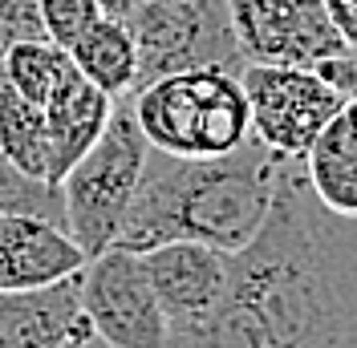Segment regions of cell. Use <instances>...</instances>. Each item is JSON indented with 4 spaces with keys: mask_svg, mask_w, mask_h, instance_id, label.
<instances>
[{
    "mask_svg": "<svg viewBox=\"0 0 357 348\" xmlns=\"http://www.w3.org/2000/svg\"><path fill=\"white\" fill-rule=\"evenodd\" d=\"M146 280L155 287V300L167 316L171 340L199 328L211 308L220 304L223 283H227V255L220 247L207 243H191V239H175V243H158L151 251H138Z\"/></svg>",
    "mask_w": 357,
    "mask_h": 348,
    "instance_id": "9c48e42d",
    "label": "cell"
},
{
    "mask_svg": "<svg viewBox=\"0 0 357 348\" xmlns=\"http://www.w3.org/2000/svg\"><path fill=\"white\" fill-rule=\"evenodd\" d=\"M312 195L337 215H357V89L321 126L301 158Z\"/></svg>",
    "mask_w": 357,
    "mask_h": 348,
    "instance_id": "4fadbf2b",
    "label": "cell"
},
{
    "mask_svg": "<svg viewBox=\"0 0 357 348\" xmlns=\"http://www.w3.org/2000/svg\"><path fill=\"white\" fill-rule=\"evenodd\" d=\"M0 154L24 174L49 182V130L45 109L0 81Z\"/></svg>",
    "mask_w": 357,
    "mask_h": 348,
    "instance_id": "2e32d148",
    "label": "cell"
},
{
    "mask_svg": "<svg viewBox=\"0 0 357 348\" xmlns=\"http://www.w3.org/2000/svg\"><path fill=\"white\" fill-rule=\"evenodd\" d=\"M134 4H138V0H102V8H106L110 17H126Z\"/></svg>",
    "mask_w": 357,
    "mask_h": 348,
    "instance_id": "44dd1931",
    "label": "cell"
},
{
    "mask_svg": "<svg viewBox=\"0 0 357 348\" xmlns=\"http://www.w3.org/2000/svg\"><path fill=\"white\" fill-rule=\"evenodd\" d=\"M284 154L248 138L240 150L215 158H178L146 150L118 247L151 251L158 243H207L220 251H240L264 223L276 191Z\"/></svg>",
    "mask_w": 357,
    "mask_h": 348,
    "instance_id": "7a4b0ae2",
    "label": "cell"
},
{
    "mask_svg": "<svg viewBox=\"0 0 357 348\" xmlns=\"http://www.w3.org/2000/svg\"><path fill=\"white\" fill-rule=\"evenodd\" d=\"M114 97L86 81L77 69L66 77V86L45 102V130H49V182L57 187L61 174L93 146V138L110 122Z\"/></svg>",
    "mask_w": 357,
    "mask_h": 348,
    "instance_id": "7c38bea8",
    "label": "cell"
},
{
    "mask_svg": "<svg viewBox=\"0 0 357 348\" xmlns=\"http://www.w3.org/2000/svg\"><path fill=\"white\" fill-rule=\"evenodd\" d=\"M86 332L77 276L33 292H0V348H66Z\"/></svg>",
    "mask_w": 357,
    "mask_h": 348,
    "instance_id": "8fae6325",
    "label": "cell"
},
{
    "mask_svg": "<svg viewBox=\"0 0 357 348\" xmlns=\"http://www.w3.org/2000/svg\"><path fill=\"white\" fill-rule=\"evenodd\" d=\"M102 0H37V17H41L45 37L66 49L93 17H102Z\"/></svg>",
    "mask_w": 357,
    "mask_h": 348,
    "instance_id": "ac0fdd59",
    "label": "cell"
},
{
    "mask_svg": "<svg viewBox=\"0 0 357 348\" xmlns=\"http://www.w3.org/2000/svg\"><path fill=\"white\" fill-rule=\"evenodd\" d=\"M0 211H17V215H41L66 227L61 215V191L45 178L24 174L17 162H8L0 154Z\"/></svg>",
    "mask_w": 357,
    "mask_h": 348,
    "instance_id": "e0dca14e",
    "label": "cell"
},
{
    "mask_svg": "<svg viewBox=\"0 0 357 348\" xmlns=\"http://www.w3.org/2000/svg\"><path fill=\"white\" fill-rule=\"evenodd\" d=\"M0 57H4V41H0Z\"/></svg>",
    "mask_w": 357,
    "mask_h": 348,
    "instance_id": "603a6c76",
    "label": "cell"
},
{
    "mask_svg": "<svg viewBox=\"0 0 357 348\" xmlns=\"http://www.w3.org/2000/svg\"><path fill=\"white\" fill-rule=\"evenodd\" d=\"M122 21L138 49L134 89L183 69L240 73L248 65L227 0H138Z\"/></svg>",
    "mask_w": 357,
    "mask_h": 348,
    "instance_id": "5b68a950",
    "label": "cell"
},
{
    "mask_svg": "<svg viewBox=\"0 0 357 348\" xmlns=\"http://www.w3.org/2000/svg\"><path fill=\"white\" fill-rule=\"evenodd\" d=\"M66 348H110L102 336H93V332H86V336H77V340H69Z\"/></svg>",
    "mask_w": 357,
    "mask_h": 348,
    "instance_id": "7402d4cb",
    "label": "cell"
},
{
    "mask_svg": "<svg viewBox=\"0 0 357 348\" xmlns=\"http://www.w3.org/2000/svg\"><path fill=\"white\" fill-rule=\"evenodd\" d=\"M171 348H357V215L312 195L284 158L264 223L227 255L220 304Z\"/></svg>",
    "mask_w": 357,
    "mask_h": 348,
    "instance_id": "6da1fadb",
    "label": "cell"
},
{
    "mask_svg": "<svg viewBox=\"0 0 357 348\" xmlns=\"http://www.w3.org/2000/svg\"><path fill=\"white\" fill-rule=\"evenodd\" d=\"M134 122L146 146L178 158H215L252 138L248 97L231 69H183L130 89Z\"/></svg>",
    "mask_w": 357,
    "mask_h": 348,
    "instance_id": "3957f363",
    "label": "cell"
},
{
    "mask_svg": "<svg viewBox=\"0 0 357 348\" xmlns=\"http://www.w3.org/2000/svg\"><path fill=\"white\" fill-rule=\"evenodd\" d=\"M73 73V61L61 45H53L49 37L37 41H13L0 57V81L8 89H17L21 97H29L33 106H41L66 86V77Z\"/></svg>",
    "mask_w": 357,
    "mask_h": 348,
    "instance_id": "9a60e30c",
    "label": "cell"
},
{
    "mask_svg": "<svg viewBox=\"0 0 357 348\" xmlns=\"http://www.w3.org/2000/svg\"><path fill=\"white\" fill-rule=\"evenodd\" d=\"M329 17H333V29L341 33L345 49L357 57V0H325Z\"/></svg>",
    "mask_w": 357,
    "mask_h": 348,
    "instance_id": "ffe728a7",
    "label": "cell"
},
{
    "mask_svg": "<svg viewBox=\"0 0 357 348\" xmlns=\"http://www.w3.org/2000/svg\"><path fill=\"white\" fill-rule=\"evenodd\" d=\"M77 296L89 332L110 348H171V328L138 251L114 243L89 255L77 271Z\"/></svg>",
    "mask_w": 357,
    "mask_h": 348,
    "instance_id": "8992f818",
    "label": "cell"
},
{
    "mask_svg": "<svg viewBox=\"0 0 357 348\" xmlns=\"http://www.w3.org/2000/svg\"><path fill=\"white\" fill-rule=\"evenodd\" d=\"M240 86L248 97L252 138L284 158H305L321 126L349 97L305 65H268V61H248L240 69Z\"/></svg>",
    "mask_w": 357,
    "mask_h": 348,
    "instance_id": "52a82bcc",
    "label": "cell"
},
{
    "mask_svg": "<svg viewBox=\"0 0 357 348\" xmlns=\"http://www.w3.org/2000/svg\"><path fill=\"white\" fill-rule=\"evenodd\" d=\"M73 69L93 81L102 93L110 97H122L134 89V73H138V49H134V37L122 17H93V21L66 45Z\"/></svg>",
    "mask_w": 357,
    "mask_h": 348,
    "instance_id": "5bb4252c",
    "label": "cell"
},
{
    "mask_svg": "<svg viewBox=\"0 0 357 348\" xmlns=\"http://www.w3.org/2000/svg\"><path fill=\"white\" fill-rule=\"evenodd\" d=\"M227 8L244 61L309 69L333 53H349L325 0H227Z\"/></svg>",
    "mask_w": 357,
    "mask_h": 348,
    "instance_id": "ba28073f",
    "label": "cell"
},
{
    "mask_svg": "<svg viewBox=\"0 0 357 348\" xmlns=\"http://www.w3.org/2000/svg\"><path fill=\"white\" fill-rule=\"evenodd\" d=\"M37 37H45L37 0H0V41H4V49L13 41H37Z\"/></svg>",
    "mask_w": 357,
    "mask_h": 348,
    "instance_id": "d6986e66",
    "label": "cell"
},
{
    "mask_svg": "<svg viewBox=\"0 0 357 348\" xmlns=\"http://www.w3.org/2000/svg\"><path fill=\"white\" fill-rule=\"evenodd\" d=\"M86 267V251L61 223L0 211V292L49 287Z\"/></svg>",
    "mask_w": 357,
    "mask_h": 348,
    "instance_id": "30bf717a",
    "label": "cell"
},
{
    "mask_svg": "<svg viewBox=\"0 0 357 348\" xmlns=\"http://www.w3.org/2000/svg\"><path fill=\"white\" fill-rule=\"evenodd\" d=\"M146 150L151 146L134 122L130 93H122L114 97L106 130L61 174L57 191H61L66 231L86 251V260L118 243V231L126 223V211H130L142 166H146Z\"/></svg>",
    "mask_w": 357,
    "mask_h": 348,
    "instance_id": "277c9868",
    "label": "cell"
}]
</instances>
